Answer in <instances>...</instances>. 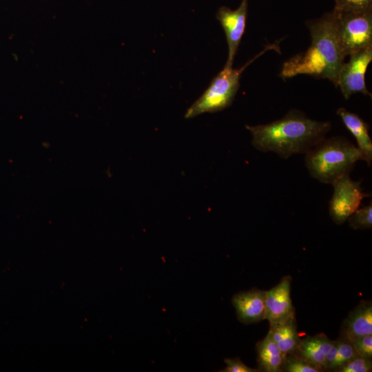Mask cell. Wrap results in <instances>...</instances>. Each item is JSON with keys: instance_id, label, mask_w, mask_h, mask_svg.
<instances>
[{"instance_id": "cell-1", "label": "cell", "mask_w": 372, "mask_h": 372, "mask_svg": "<svg viewBox=\"0 0 372 372\" xmlns=\"http://www.w3.org/2000/svg\"><path fill=\"white\" fill-rule=\"evenodd\" d=\"M311 42L304 52L290 58L282 65L283 79L298 74L326 79L338 87L344 55L338 38L336 13L334 9L320 19L309 21Z\"/></svg>"}, {"instance_id": "cell-2", "label": "cell", "mask_w": 372, "mask_h": 372, "mask_svg": "<svg viewBox=\"0 0 372 372\" xmlns=\"http://www.w3.org/2000/svg\"><path fill=\"white\" fill-rule=\"evenodd\" d=\"M331 127L329 122L311 119L297 110L267 124L246 125L256 149L274 152L285 159L293 154H306L325 138Z\"/></svg>"}, {"instance_id": "cell-3", "label": "cell", "mask_w": 372, "mask_h": 372, "mask_svg": "<svg viewBox=\"0 0 372 372\" xmlns=\"http://www.w3.org/2000/svg\"><path fill=\"white\" fill-rule=\"evenodd\" d=\"M305 154V165L310 175L327 184H333L349 174L354 164L362 160L358 147L342 136L324 138Z\"/></svg>"}, {"instance_id": "cell-4", "label": "cell", "mask_w": 372, "mask_h": 372, "mask_svg": "<svg viewBox=\"0 0 372 372\" xmlns=\"http://www.w3.org/2000/svg\"><path fill=\"white\" fill-rule=\"evenodd\" d=\"M248 65L239 69L225 66L204 93L187 109L185 118H192L207 112H219L228 107L239 88L240 75Z\"/></svg>"}, {"instance_id": "cell-5", "label": "cell", "mask_w": 372, "mask_h": 372, "mask_svg": "<svg viewBox=\"0 0 372 372\" xmlns=\"http://www.w3.org/2000/svg\"><path fill=\"white\" fill-rule=\"evenodd\" d=\"M336 13L337 34L346 57L372 46V10Z\"/></svg>"}, {"instance_id": "cell-6", "label": "cell", "mask_w": 372, "mask_h": 372, "mask_svg": "<svg viewBox=\"0 0 372 372\" xmlns=\"http://www.w3.org/2000/svg\"><path fill=\"white\" fill-rule=\"evenodd\" d=\"M360 181L353 180L346 174L332 185L333 194L329 202V214L337 225L344 223L360 207L369 194L364 193Z\"/></svg>"}, {"instance_id": "cell-7", "label": "cell", "mask_w": 372, "mask_h": 372, "mask_svg": "<svg viewBox=\"0 0 372 372\" xmlns=\"http://www.w3.org/2000/svg\"><path fill=\"white\" fill-rule=\"evenodd\" d=\"M349 56L340 71L338 87L346 99L356 93L371 96L366 86L365 73L372 60V46Z\"/></svg>"}, {"instance_id": "cell-8", "label": "cell", "mask_w": 372, "mask_h": 372, "mask_svg": "<svg viewBox=\"0 0 372 372\" xmlns=\"http://www.w3.org/2000/svg\"><path fill=\"white\" fill-rule=\"evenodd\" d=\"M248 1L242 0L236 10L220 8L216 18L222 25L228 45V57L225 66L231 67L242 37L244 34L247 16Z\"/></svg>"}, {"instance_id": "cell-9", "label": "cell", "mask_w": 372, "mask_h": 372, "mask_svg": "<svg viewBox=\"0 0 372 372\" xmlns=\"http://www.w3.org/2000/svg\"><path fill=\"white\" fill-rule=\"evenodd\" d=\"M291 282V276H285L278 285L266 291L265 320L269 324L282 322L294 316Z\"/></svg>"}, {"instance_id": "cell-10", "label": "cell", "mask_w": 372, "mask_h": 372, "mask_svg": "<svg viewBox=\"0 0 372 372\" xmlns=\"http://www.w3.org/2000/svg\"><path fill=\"white\" fill-rule=\"evenodd\" d=\"M265 298L266 291L257 289L235 294L231 301L238 320L249 324L265 319Z\"/></svg>"}, {"instance_id": "cell-11", "label": "cell", "mask_w": 372, "mask_h": 372, "mask_svg": "<svg viewBox=\"0 0 372 372\" xmlns=\"http://www.w3.org/2000/svg\"><path fill=\"white\" fill-rule=\"evenodd\" d=\"M337 114L355 137L362 160L367 163L368 166H370L372 162V141L369 134V125L359 116L343 107L337 110Z\"/></svg>"}, {"instance_id": "cell-12", "label": "cell", "mask_w": 372, "mask_h": 372, "mask_svg": "<svg viewBox=\"0 0 372 372\" xmlns=\"http://www.w3.org/2000/svg\"><path fill=\"white\" fill-rule=\"evenodd\" d=\"M335 341L324 334L300 339L294 354L315 364L322 371L326 368V356Z\"/></svg>"}, {"instance_id": "cell-13", "label": "cell", "mask_w": 372, "mask_h": 372, "mask_svg": "<svg viewBox=\"0 0 372 372\" xmlns=\"http://www.w3.org/2000/svg\"><path fill=\"white\" fill-rule=\"evenodd\" d=\"M343 338L350 342L372 335V305L371 301H362L349 314L343 329Z\"/></svg>"}, {"instance_id": "cell-14", "label": "cell", "mask_w": 372, "mask_h": 372, "mask_svg": "<svg viewBox=\"0 0 372 372\" xmlns=\"http://www.w3.org/2000/svg\"><path fill=\"white\" fill-rule=\"evenodd\" d=\"M256 351L260 371H282V364L286 355L279 349L269 332L265 338L257 343Z\"/></svg>"}, {"instance_id": "cell-15", "label": "cell", "mask_w": 372, "mask_h": 372, "mask_svg": "<svg viewBox=\"0 0 372 372\" xmlns=\"http://www.w3.org/2000/svg\"><path fill=\"white\" fill-rule=\"evenodd\" d=\"M270 333L279 349L285 354L293 353L300 342L294 316L289 319L270 324Z\"/></svg>"}, {"instance_id": "cell-16", "label": "cell", "mask_w": 372, "mask_h": 372, "mask_svg": "<svg viewBox=\"0 0 372 372\" xmlns=\"http://www.w3.org/2000/svg\"><path fill=\"white\" fill-rule=\"evenodd\" d=\"M282 371L287 372L323 371L315 364L294 353L286 355L282 364Z\"/></svg>"}, {"instance_id": "cell-17", "label": "cell", "mask_w": 372, "mask_h": 372, "mask_svg": "<svg viewBox=\"0 0 372 372\" xmlns=\"http://www.w3.org/2000/svg\"><path fill=\"white\" fill-rule=\"evenodd\" d=\"M355 355H357V354L351 342L349 340L342 338L338 340V352L335 360L329 370L337 371Z\"/></svg>"}, {"instance_id": "cell-18", "label": "cell", "mask_w": 372, "mask_h": 372, "mask_svg": "<svg viewBox=\"0 0 372 372\" xmlns=\"http://www.w3.org/2000/svg\"><path fill=\"white\" fill-rule=\"evenodd\" d=\"M347 220L349 225L354 229L371 228L372 226L371 203L362 208H358Z\"/></svg>"}, {"instance_id": "cell-19", "label": "cell", "mask_w": 372, "mask_h": 372, "mask_svg": "<svg viewBox=\"0 0 372 372\" xmlns=\"http://www.w3.org/2000/svg\"><path fill=\"white\" fill-rule=\"evenodd\" d=\"M334 9L340 12H364L372 10V0H334Z\"/></svg>"}, {"instance_id": "cell-20", "label": "cell", "mask_w": 372, "mask_h": 372, "mask_svg": "<svg viewBox=\"0 0 372 372\" xmlns=\"http://www.w3.org/2000/svg\"><path fill=\"white\" fill-rule=\"evenodd\" d=\"M372 369L371 359L355 355L349 362L340 368V372H369Z\"/></svg>"}, {"instance_id": "cell-21", "label": "cell", "mask_w": 372, "mask_h": 372, "mask_svg": "<svg viewBox=\"0 0 372 372\" xmlns=\"http://www.w3.org/2000/svg\"><path fill=\"white\" fill-rule=\"evenodd\" d=\"M351 344L357 355L371 359L372 335H366L352 340Z\"/></svg>"}, {"instance_id": "cell-22", "label": "cell", "mask_w": 372, "mask_h": 372, "mask_svg": "<svg viewBox=\"0 0 372 372\" xmlns=\"http://www.w3.org/2000/svg\"><path fill=\"white\" fill-rule=\"evenodd\" d=\"M227 366L220 371L223 372H256V370L245 365L239 358H227L225 360Z\"/></svg>"}]
</instances>
